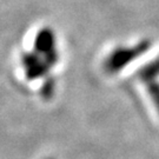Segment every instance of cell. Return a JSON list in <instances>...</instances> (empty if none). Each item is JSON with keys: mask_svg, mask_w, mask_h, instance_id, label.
Listing matches in <instances>:
<instances>
[{"mask_svg": "<svg viewBox=\"0 0 159 159\" xmlns=\"http://www.w3.org/2000/svg\"><path fill=\"white\" fill-rule=\"evenodd\" d=\"M34 51L44 56L50 66L56 65L58 61V52L56 48V38L50 29H41L35 35Z\"/></svg>", "mask_w": 159, "mask_h": 159, "instance_id": "7a4b0ae2", "label": "cell"}, {"mask_svg": "<svg viewBox=\"0 0 159 159\" xmlns=\"http://www.w3.org/2000/svg\"><path fill=\"white\" fill-rule=\"evenodd\" d=\"M23 65L25 68V72L29 79H35L40 78L41 75L48 71V68L51 67L45 59H41L38 57V52L34 51L25 53L23 56Z\"/></svg>", "mask_w": 159, "mask_h": 159, "instance_id": "3957f363", "label": "cell"}, {"mask_svg": "<svg viewBox=\"0 0 159 159\" xmlns=\"http://www.w3.org/2000/svg\"><path fill=\"white\" fill-rule=\"evenodd\" d=\"M157 77H159V56L138 71V78L144 83L156 80Z\"/></svg>", "mask_w": 159, "mask_h": 159, "instance_id": "277c9868", "label": "cell"}, {"mask_svg": "<svg viewBox=\"0 0 159 159\" xmlns=\"http://www.w3.org/2000/svg\"><path fill=\"white\" fill-rule=\"evenodd\" d=\"M151 46L148 40H142L134 46L130 47H119L116 48L105 60L104 68L107 73H117L120 70L126 67L129 64H131L137 58H139L142 54L148 50Z\"/></svg>", "mask_w": 159, "mask_h": 159, "instance_id": "6da1fadb", "label": "cell"}]
</instances>
